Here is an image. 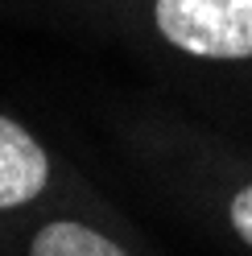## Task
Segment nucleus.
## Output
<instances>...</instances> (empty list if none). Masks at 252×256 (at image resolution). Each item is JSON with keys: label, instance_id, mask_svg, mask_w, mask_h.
<instances>
[{"label": "nucleus", "instance_id": "nucleus-4", "mask_svg": "<svg viewBox=\"0 0 252 256\" xmlns=\"http://www.w3.org/2000/svg\"><path fill=\"white\" fill-rule=\"evenodd\" d=\"M232 223H236V232L244 236V244H252V186H244L240 194L232 198Z\"/></svg>", "mask_w": 252, "mask_h": 256}, {"label": "nucleus", "instance_id": "nucleus-2", "mask_svg": "<svg viewBox=\"0 0 252 256\" xmlns=\"http://www.w3.org/2000/svg\"><path fill=\"white\" fill-rule=\"evenodd\" d=\"M46 178H50V162H46L42 145L21 124L0 116V211L38 198Z\"/></svg>", "mask_w": 252, "mask_h": 256}, {"label": "nucleus", "instance_id": "nucleus-3", "mask_svg": "<svg viewBox=\"0 0 252 256\" xmlns=\"http://www.w3.org/2000/svg\"><path fill=\"white\" fill-rule=\"evenodd\" d=\"M29 256H128V252L116 248L108 236L83 228V223L58 219V223H50V228H42L34 236Z\"/></svg>", "mask_w": 252, "mask_h": 256}, {"label": "nucleus", "instance_id": "nucleus-1", "mask_svg": "<svg viewBox=\"0 0 252 256\" xmlns=\"http://www.w3.org/2000/svg\"><path fill=\"white\" fill-rule=\"evenodd\" d=\"M166 42L198 58H252V0H157Z\"/></svg>", "mask_w": 252, "mask_h": 256}]
</instances>
